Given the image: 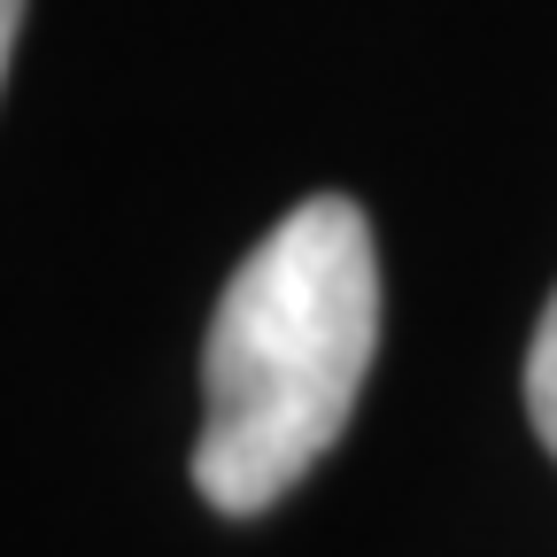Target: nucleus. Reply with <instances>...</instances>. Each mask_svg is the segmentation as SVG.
I'll list each match as a JSON object with an SVG mask.
<instances>
[{"label":"nucleus","mask_w":557,"mask_h":557,"mask_svg":"<svg viewBox=\"0 0 557 557\" xmlns=\"http://www.w3.org/2000/svg\"><path fill=\"white\" fill-rule=\"evenodd\" d=\"M380 348V256L348 194L287 209L218 295L201 348L194 487L225 519L271 511L341 442Z\"/></svg>","instance_id":"f257e3e1"},{"label":"nucleus","mask_w":557,"mask_h":557,"mask_svg":"<svg viewBox=\"0 0 557 557\" xmlns=\"http://www.w3.org/2000/svg\"><path fill=\"white\" fill-rule=\"evenodd\" d=\"M527 410H534V434L557 457V295H549V310L534 325V348H527Z\"/></svg>","instance_id":"f03ea898"},{"label":"nucleus","mask_w":557,"mask_h":557,"mask_svg":"<svg viewBox=\"0 0 557 557\" xmlns=\"http://www.w3.org/2000/svg\"><path fill=\"white\" fill-rule=\"evenodd\" d=\"M16 24H24V0H0V78H9V54H16Z\"/></svg>","instance_id":"7ed1b4c3"}]
</instances>
